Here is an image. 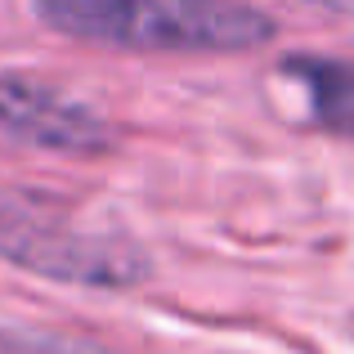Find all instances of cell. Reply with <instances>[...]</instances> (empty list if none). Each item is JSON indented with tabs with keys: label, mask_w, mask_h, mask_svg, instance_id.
<instances>
[{
	"label": "cell",
	"mask_w": 354,
	"mask_h": 354,
	"mask_svg": "<svg viewBox=\"0 0 354 354\" xmlns=\"http://www.w3.org/2000/svg\"><path fill=\"white\" fill-rule=\"evenodd\" d=\"M72 41L153 54H242L274 41V18L247 0H32Z\"/></svg>",
	"instance_id": "obj_1"
},
{
	"label": "cell",
	"mask_w": 354,
	"mask_h": 354,
	"mask_svg": "<svg viewBox=\"0 0 354 354\" xmlns=\"http://www.w3.org/2000/svg\"><path fill=\"white\" fill-rule=\"evenodd\" d=\"M0 256L50 283L95 292H130L153 278V256L130 234L86 225L68 202L50 193L0 198Z\"/></svg>",
	"instance_id": "obj_2"
},
{
	"label": "cell",
	"mask_w": 354,
	"mask_h": 354,
	"mask_svg": "<svg viewBox=\"0 0 354 354\" xmlns=\"http://www.w3.org/2000/svg\"><path fill=\"white\" fill-rule=\"evenodd\" d=\"M0 135L45 153H104L113 126L36 77H0Z\"/></svg>",
	"instance_id": "obj_3"
},
{
	"label": "cell",
	"mask_w": 354,
	"mask_h": 354,
	"mask_svg": "<svg viewBox=\"0 0 354 354\" xmlns=\"http://www.w3.org/2000/svg\"><path fill=\"white\" fill-rule=\"evenodd\" d=\"M283 72L305 90L314 121L332 135L354 139V63L346 59H287Z\"/></svg>",
	"instance_id": "obj_4"
},
{
	"label": "cell",
	"mask_w": 354,
	"mask_h": 354,
	"mask_svg": "<svg viewBox=\"0 0 354 354\" xmlns=\"http://www.w3.org/2000/svg\"><path fill=\"white\" fill-rule=\"evenodd\" d=\"M314 5H337L341 9V5H354V0H314Z\"/></svg>",
	"instance_id": "obj_5"
}]
</instances>
